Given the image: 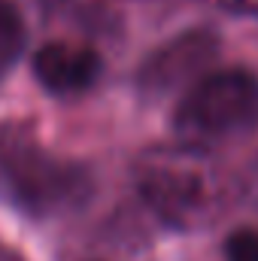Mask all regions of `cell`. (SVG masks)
Here are the masks:
<instances>
[{
  "label": "cell",
  "mask_w": 258,
  "mask_h": 261,
  "mask_svg": "<svg viewBox=\"0 0 258 261\" xmlns=\"http://www.w3.org/2000/svg\"><path fill=\"white\" fill-rule=\"evenodd\" d=\"M24 49V21L18 9L0 0V76H6Z\"/></svg>",
  "instance_id": "cell-6"
},
{
  "label": "cell",
  "mask_w": 258,
  "mask_h": 261,
  "mask_svg": "<svg viewBox=\"0 0 258 261\" xmlns=\"http://www.w3.org/2000/svg\"><path fill=\"white\" fill-rule=\"evenodd\" d=\"M213 3L234 15H258V0H213Z\"/></svg>",
  "instance_id": "cell-8"
},
{
  "label": "cell",
  "mask_w": 258,
  "mask_h": 261,
  "mask_svg": "<svg viewBox=\"0 0 258 261\" xmlns=\"http://www.w3.org/2000/svg\"><path fill=\"white\" fill-rule=\"evenodd\" d=\"M34 73L52 94H82L100 79L104 58L82 43H49L34 55Z\"/></svg>",
  "instance_id": "cell-5"
},
{
  "label": "cell",
  "mask_w": 258,
  "mask_h": 261,
  "mask_svg": "<svg viewBox=\"0 0 258 261\" xmlns=\"http://www.w3.org/2000/svg\"><path fill=\"white\" fill-rule=\"evenodd\" d=\"M219 43L210 31H189L179 40L158 49L140 70V88L149 94H167L186 82L200 79L203 67L213 61Z\"/></svg>",
  "instance_id": "cell-4"
},
{
  "label": "cell",
  "mask_w": 258,
  "mask_h": 261,
  "mask_svg": "<svg viewBox=\"0 0 258 261\" xmlns=\"http://www.w3.org/2000/svg\"><path fill=\"white\" fill-rule=\"evenodd\" d=\"M200 149H192L186 155H170L161 161H149L140 176L143 197L164 216V219H186L203 200V173L194 164V155Z\"/></svg>",
  "instance_id": "cell-3"
},
{
  "label": "cell",
  "mask_w": 258,
  "mask_h": 261,
  "mask_svg": "<svg viewBox=\"0 0 258 261\" xmlns=\"http://www.w3.org/2000/svg\"><path fill=\"white\" fill-rule=\"evenodd\" d=\"M255 125L258 79L240 67L203 73L200 79H194L173 113L176 137L192 149L237 140Z\"/></svg>",
  "instance_id": "cell-2"
},
{
  "label": "cell",
  "mask_w": 258,
  "mask_h": 261,
  "mask_svg": "<svg viewBox=\"0 0 258 261\" xmlns=\"http://www.w3.org/2000/svg\"><path fill=\"white\" fill-rule=\"evenodd\" d=\"M225 261H258V231H234L225 243Z\"/></svg>",
  "instance_id": "cell-7"
},
{
  "label": "cell",
  "mask_w": 258,
  "mask_h": 261,
  "mask_svg": "<svg viewBox=\"0 0 258 261\" xmlns=\"http://www.w3.org/2000/svg\"><path fill=\"white\" fill-rule=\"evenodd\" d=\"M91 173L49 152L24 125H0V195L31 216H58L91 197Z\"/></svg>",
  "instance_id": "cell-1"
}]
</instances>
